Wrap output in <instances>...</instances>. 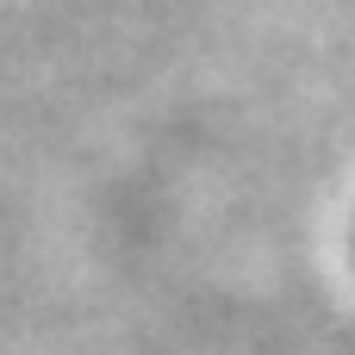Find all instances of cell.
Returning <instances> with one entry per match:
<instances>
[{"label": "cell", "mask_w": 355, "mask_h": 355, "mask_svg": "<svg viewBox=\"0 0 355 355\" xmlns=\"http://www.w3.org/2000/svg\"><path fill=\"white\" fill-rule=\"evenodd\" d=\"M349 250H355V237H349Z\"/></svg>", "instance_id": "obj_1"}]
</instances>
